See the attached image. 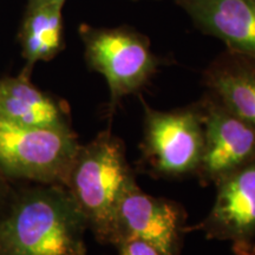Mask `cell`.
<instances>
[{"mask_svg":"<svg viewBox=\"0 0 255 255\" xmlns=\"http://www.w3.org/2000/svg\"><path fill=\"white\" fill-rule=\"evenodd\" d=\"M88 225L62 184L17 187L0 222V255H87Z\"/></svg>","mask_w":255,"mask_h":255,"instance_id":"cell-1","label":"cell"},{"mask_svg":"<svg viewBox=\"0 0 255 255\" xmlns=\"http://www.w3.org/2000/svg\"><path fill=\"white\" fill-rule=\"evenodd\" d=\"M136 181L123 142L110 130L79 144L64 187L84 215L96 240L110 244L117 207Z\"/></svg>","mask_w":255,"mask_h":255,"instance_id":"cell-2","label":"cell"},{"mask_svg":"<svg viewBox=\"0 0 255 255\" xmlns=\"http://www.w3.org/2000/svg\"><path fill=\"white\" fill-rule=\"evenodd\" d=\"M78 146L75 131L28 128L0 117V168L14 182L64 186Z\"/></svg>","mask_w":255,"mask_h":255,"instance_id":"cell-3","label":"cell"},{"mask_svg":"<svg viewBox=\"0 0 255 255\" xmlns=\"http://www.w3.org/2000/svg\"><path fill=\"white\" fill-rule=\"evenodd\" d=\"M89 68L100 72L110 91V115L127 96L135 94L154 75L158 60L144 36L128 27L79 30Z\"/></svg>","mask_w":255,"mask_h":255,"instance_id":"cell-4","label":"cell"},{"mask_svg":"<svg viewBox=\"0 0 255 255\" xmlns=\"http://www.w3.org/2000/svg\"><path fill=\"white\" fill-rule=\"evenodd\" d=\"M143 109L142 164L155 176L196 174L203 149V124L197 103L183 109L158 111L143 102Z\"/></svg>","mask_w":255,"mask_h":255,"instance_id":"cell-5","label":"cell"},{"mask_svg":"<svg viewBox=\"0 0 255 255\" xmlns=\"http://www.w3.org/2000/svg\"><path fill=\"white\" fill-rule=\"evenodd\" d=\"M203 124V149L197 177L216 184L255 158V129L212 92L197 103Z\"/></svg>","mask_w":255,"mask_h":255,"instance_id":"cell-6","label":"cell"},{"mask_svg":"<svg viewBox=\"0 0 255 255\" xmlns=\"http://www.w3.org/2000/svg\"><path fill=\"white\" fill-rule=\"evenodd\" d=\"M184 220L186 214L181 206L148 195L133 181L117 207L110 245L139 240L163 255H178Z\"/></svg>","mask_w":255,"mask_h":255,"instance_id":"cell-7","label":"cell"},{"mask_svg":"<svg viewBox=\"0 0 255 255\" xmlns=\"http://www.w3.org/2000/svg\"><path fill=\"white\" fill-rule=\"evenodd\" d=\"M215 186L214 206L194 229L232 242L237 255H255V158Z\"/></svg>","mask_w":255,"mask_h":255,"instance_id":"cell-8","label":"cell"},{"mask_svg":"<svg viewBox=\"0 0 255 255\" xmlns=\"http://www.w3.org/2000/svg\"><path fill=\"white\" fill-rule=\"evenodd\" d=\"M206 33L228 51L255 59V0H176Z\"/></svg>","mask_w":255,"mask_h":255,"instance_id":"cell-9","label":"cell"},{"mask_svg":"<svg viewBox=\"0 0 255 255\" xmlns=\"http://www.w3.org/2000/svg\"><path fill=\"white\" fill-rule=\"evenodd\" d=\"M0 117L28 128L73 131L68 104L41 91L24 73L0 78Z\"/></svg>","mask_w":255,"mask_h":255,"instance_id":"cell-10","label":"cell"},{"mask_svg":"<svg viewBox=\"0 0 255 255\" xmlns=\"http://www.w3.org/2000/svg\"><path fill=\"white\" fill-rule=\"evenodd\" d=\"M210 92L255 129V59L228 51L205 72Z\"/></svg>","mask_w":255,"mask_h":255,"instance_id":"cell-11","label":"cell"},{"mask_svg":"<svg viewBox=\"0 0 255 255\" xmlns=\"http://www.w3.org/2000/svg\"><path fill=\"white\" fill-rule=\"evenodd\" d=\"M60 5L27 6L19 41L25 59L21 73L30 76L33 66L47 62L63 49V17Z\"/></svg>","mask_w":255,"mask_h":255,"instance_id":"cell-12","label":"cell"},{"mask_svg":"<svg viewBox=\"0 0 255 255\" xmlns=\"http://www.w3.org/2000/svg\"><path fill=\"white\" fill-rule=\"evenodd\" d=\"M15 190H17V186L14 181L6 176V174L0 168V222L5 218L6 213L11 207Z\"/></svg>","mask_w":255,"mask_h":255,"instance_id":"cell-13","label":"cell"},{"mask_svg":"<svg viewBox=\"0 0 255 255\" xmlns=\"http://www.w3.org/2000/svg\"><path fill=\"white\" fill-rule=\"evenodd\" d=\"M116 247L120 255H163L149 244L139 240L121 242Z\"/></svg>","mask_w":255,"mask_h":255,"instance_id":"cell-14","label":"cell"},{"mask_svg":"<svg viewBox=\"0 0 255 255\" xmlns=\"http://www.w3.org/2000/svg\"><path fill=\"white\" fill-rule=\"evenodd\" d=\"M65 0H31L27 2V6L33 5H60L63 6Z\"/></svg>","mask_w":255,"mask_h":255,"instance_id":"cell-15","label":"cell"},{"mask_svg":"<svg viewBox=\"0 0 255 255\" xmlns=\"http://www.w3.org/2000/svg\"><path fill=\"white\" fill-rule=\"evenodd\" d=\"M28 1H31V0H28Z\"/></svg>","mask_w":255,"mask_h":255,"instance_id":"cell-16","label":"cell"}]
</instances>
